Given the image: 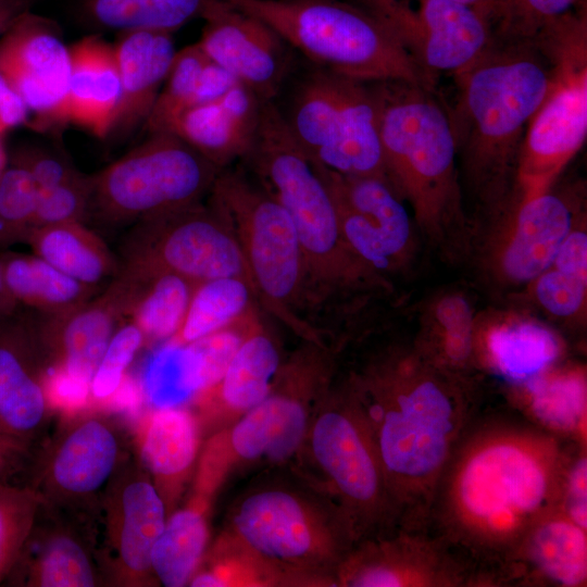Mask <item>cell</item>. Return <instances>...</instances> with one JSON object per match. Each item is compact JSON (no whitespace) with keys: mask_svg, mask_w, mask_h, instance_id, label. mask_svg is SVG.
<instances>
[{"mask_svg":"<svg viewBox=\"0 0 587 587\" xmlns=\"http://www.w3.org/2000/svg\"><path fill=\"white\" fill-rule=\"evenodd\" d=\"M263 102L239 83L221 98L183 111L170 133L223 170L251 150Z\"/></svg>","mask_w":587,"mask_h":587,"instance_id":"cell-20","label":"cell"},{"mask_svg":"<svg viewBox=\"0 0 587 587\" xmlns=\"http://www.w3.org/2000/svg\"><path fill=\"white\" fill-rule=\"evenodd\" d=\"M14 164L30 174L38 190L53 188L79 173L63 158L41 150L20 153Z\"/></svg>","mask_w":587,"mask_h":587,"instance_id":"cell-50","label":"cell"},{"mask_svg":"<svg viewBox=\"0 0 587 587\" xmlns=\"http://www.w3.org/2000/svg\"><path fill=\"white\" fill-rule=\"evenodd\" d=\"M40 503L34 488L0 485V583L18 561Z\"/></svg>","mask_w":587,"mask_h":587,"instance_id":"cell-45","label":"cell"},{"mask_svg":"<svg viewBox=\"0 0 587 587\" xmlns=\"http://www.w3.org/2000/svg\"><path fill=\"white\" fill-rule=\"evenodd\" d=\"M109 557L126 579H142L151 570V551L165 525V507L151 482L123 480L109 507Z\"/></svg>","mask_w":587,"mask_h":587,"instance_id":"cell-24","label":"cell"},{"mask_svg":"<svg viewBox=\"0 0 587 587\" xmlns=\"http://www.w3.org/2000/svg\"><path fill=\"white\" fill-rule=\"evenodd\" d=\"M262 322L254 305L227 326L186 345L193 360L199 392L220 382L241 344Z\"/></svg>","mask_w":587,"mask_h":587,"instance_id":"cell-44","label":"cell"},{"mask_svg":"<svg viewBox=\"0 0 587 587\" xmlns=\"http://www.w3.org/2000/svg\"><path fill=\"white\" fill-rule=\"evenodd\" d=\"M4 162H5L4 152H3V149H2L1 143H0V174L4 170Z\"/></svg>","mask_w":587,"mask_h":587,"instance_id":"cell-57","label":"cell"},{"mask_svg":"<svg viewBox=\"0 0 587 587\" xmlns=\"http://www.w3.org/2000/svg\"><path fill=\"white\" fill-rule=\"evenodd\" d=\"M145 399L141 383L129 375H124L118 387L105 400H109L112 408L135 414L139 411L140 404ZM104 400V401H105Z\"/></svg>","mask_w":587,"mask_h":587,"instance_id":"cell-53","label":"cell"},{"mask_svg":"<svg viewBox=\"0 0 587 587\" xmlns=\"http://www.w3.org/2000/svg\"><path fill=\"white\" fill-rule=\"evenodd\" d=\"M140 383L145 399L155 409L179 408L200 391L187 346L172 341L150 355Z\"/></svg>","mask_w":587,"mask_h":587,"instance_id":"cell-41","label":"cell"},{"mask_svg":"<svg viewBox=\"0 0 587 587\" xmlns=\"http://www.w3.org/2000/svg\"><path fill=\"white\" fill-rule=\"evenodd\" d=\"M122 317V308L108 287L98 298L66 312L43 315L35 327L43 352L48 350L54 364L91 384Z\"/></svg>","mask_w":587,"mask_h":587,"instance_id":"cell-23","label":"cell"},{"mask_svg":"<svg viewBox=\"0 0 587 587\" xmlns=\"http://www.w3.org/2000/svg\"><path fill=\"white\" fill-rule=\"evenodd\" d=\"M429 546L391 542L351 560L344 582L358 587L428 586L447 583Z\"/></svg>","mask_w":587,"mask_h":587,"instance_id":"cell-36","label":"cell"},{"mask_svg":"<svg viewBox=\"0 0 587 587\" xmlns=\"http://www.w3.org/2000/svg\"><path fill=\"white\" fill-rule=\"evenodd\" d=\"M221 170L173 133L147 140L91 176L87 220L134 225L201 202Z\"/></svg>","mask_w":587,"mask_h":587,"instance_id":"cell-10","label":"cell"},{"mask_svg":"<svg viewBox=\"0 0 587 587\" xmlns=\"http://www.w3.org/2000/svg\"><path fill=\"white\" fill-rule=\"evenodd\" d=\"M27 115L24 100L0 72V135L23 124Z\"/></svg>","mask_w":587,"mask_h":587,"instance_id":"cell-52","label":"cell"},{"mask_svg":"<svg viewBox=\"0 0 587 587\" xmlns=\"http://www.w3.org/2000/svg\"><path fill=\"white\" fill-rule=\"evenodd\" d=\"M0 72L35 114V127L66 123L71 55L52 20L22 13L0 36Z\"/></svg>","mask_w":587,"mask_h":587,"instance_id":"cell-17","label":"cell"},{"mask_svg":"<svg viewBox=\"0 0 587 587\" xmlns=\"http://www.w3.org/2000/svg\"><path fill=\"white\" fill-rule=\"evenodd\" d=\"M280 366L276 340L262 323L241 344L220 382L196 397L243 414L267 397Z\"/></svg>","mask_w":587,"mask_h":587,"instance_id":"cell-28","label":"cell"},{"mask_svg":"<svg viewBox=\"0 0 587 587\" xmlns=\"http://www.w3.org/2000/svg\"><path fill=\"white\" fill-rule=\"evenodd\" d=\"M575 195L549 190L513 200L494 223L477 260L500 290L526 288L552 262L560 246L583 218Z\"/></svg>","mask_w":587,"mask_h":587,"instance_id":"cell-13","label":"cell"},{"mask_svg":"<svg viewBox=\"0 0 587 587\" xmlns=\"http://www.w3.org/2000/svg\"><path fill=\"white\" fill-rule=\"evenodd\" d=\"M347 384L378 454L394 511L419 529L470 417L461 375L415 345L386 351Z\"/></svg>","mask_w":587,"mask_h":587,"instance_id":"cell-2","label":"cell"},{"mask_svg":"<svg viewBox=\"0 0 587 587\" xmlns=\"http://www.w3.org/2000/svg\"><path fill=\"white\" fill-rule=\"evenodd\" d=\"M316 165L332 192L348 247L390 284L389 277L408 271L416 253L417 229L405 201L387 177L342 175Z\"/></svg>","mask_w":587,"mask_h":587,"instance_id":"cell-14","label":"cell"},{"mask_svg":"<svg viewBox=\"0 0 587 587\" xmlns=\"http://www.w3.org/2000/svg\"><path fill=\"white\" fill-rule=\"evenodd\" d=\"M198 432L191 414L179 408L157 409L146 426L141 455L162 482L183 476L195 461Z\"/></svg>","mask_w":587,"mask_h":587,"instance_id":"cell-38","label":"cell"},{"mask_svg":"<svg viewBox=\"0 0 587 587\" xmlns=\"http://www.w3.org/2000/svg\"><path fill=\"white\" fill-rule=\"evenodd\" d=\"M70 55L66 122L104 138L109 135L121 98L114 48L99 34H91L73 45Z\"/></svg>","mask_w":587,"mask_h":587,"instance_id":"cell-26","label":"cell"},{"mask_svg":"<svg viewBox=\"0 0 587 587\" xmlns=\"http://www.w3.org/2000/svg\"><path fill=\"white\" fill-rule=\"evenodd\" d=\"M0 434H5L2 428H1V425H0ZM9 436V435H8Z\"/></svg>","mask_w":587,"mask_h":587,"instance_id":"cell-59","label":"cell"},{"mask_svg":"<svg viewBox=\"0 0 587 587\" xmlns=\"http://www.w3.org/2000/svg\"><path fill=\"white\" fill-rule=\"evenodd\" d=\"M454 77L458 99L448 113L460 178L492 218L514 199L523 140L547 92L550 65L534 41L492 42Z\"/></svg>","mask_w":587,"mask_h":587,"instance_id":"cell-3","label":"cell"},{"mask_svg":"<svg viewBox=\"0 0 587 587\" xmlns=\"http://www.w3.org/2000/svg\"><path fill=\"white\" fill-rule=\"evenodd\" d=\"M372 13L407 54L437 79L471 65L492 43L474 5L458 0H352Z\"/></svg>","mask_w":587,"mask_h":587,"instance_id":"cell-15","label":"cell"},{"mask_svg":"<svg viewBox=\"0 0 587 587\" xmlns=\"http://www.w3.org/2000/svg\"><path fill=\"white\" fill-rule=\"evenodd\" d=\"M242 548L262 561L313 567L337 553V539L311 504L292 491L266 488L246 497L233 516Z\"/></svg>","mask_w":587,"mask_h":587,"instance_id":"cell-16","label":"cell"},{"mask_svg":"<svg viewBox=\"0 0 587 587\" xmlns=\"http://www.w3.org/2000/svg\"><path fill=\"white\" fill-rule=\"evenodd\" d=\"M226 1L265 23L314 66L366 83L404 82L436 91L437 79L352 0Z\"/></svg>","mask_w":587,"mask_h":587,"instance_id":"cell-6","label":"cell"},{"mask_svg":"<svg viewBox=\"0 0 587 587\" xmlns=\"http://www.w3.org/2000/svg\"><path fill=\"white\" fill-rule=\"evenodd\" d=\"M209 61L198 42L175 53L170 72L143 125L149 134L170 133L177 116L192 105L201 73Z\"/></svg>","mask_w":587,"mask_h":587,"instance_id":"cell-43","label":"cell"},{"mask_svg":"<svg viewBox=\"0 0 587 587\" xmlns=\"http://www.w3.org/2000/svg\"><path fill=\"white\" fill-rule=\"evenodd\" d=\"M310 444L314 460L342 502L353 537L395 513L378 454L347 384L320 409Z\"/></svg>","mask_w":587,"mask_h":587,"instance_id":"cell-12","label":"cell"},{"mask_svg":"<svg viewBox=\"0 0 587 587\" xmlns=\"http://www.w3.org/2000/svg\"><path fill=\"white\" fill-rule=\"evenodd\" d=\"M209 200L232 227L255 288L258 303L305 340L321 342L303 316L305 267L287 211L238 168H223Z\"/></svg>","mask_w":587,"mask_h":587,"instance_id":"cell-8","label":"cell"},{"mask_svg":"<svg viewBox=\"0 0 587 587\" xmlns=\"http://www.w3.org/2000/svg\"><path fill=\"white\" fill-rule=\"evenodd\" d=\"M121 253L125 265L173 273L195 285L239 277L255 291L237 238L210 200L135 223Z\"/></svg>","mask_w":587,"mask_h":587,"instance_id":"cell-11","label":"cell"},{"mask_svg":"<svg viewBox=\"0 0 587 587\" xmlns=\"http://www.w3.org/2000/svg\"><path fill=\"white\" fill-rule=\"evenodd\" d=\"M533 415L547 428L583 434L586 422V375L582 369L553 367L524 386Z\"/></svg>","mask_w":587,"mask_h":587,"instance_id":"cell-40","label":"cell"},{"mask_svg":"<svg viewBox=\"0 0 587 587\" xmlns=\"http://www.w3.org/2000/svg\"><path fill=\"white\" fill-rule=\"evenodd\" d=\"M143 340L142 332L133 322L114 332L91 379L93 398L104 401L115 391Z\"/></svg>","mask_w":587,"mask_h":587,"instance_id":"cell-48","label":"cell"},{"mask_svg":"<svg viewBox=\"0 0 587 587\" xmlns=\"http://www.w3.org/2000/svg\"><path fill=\"white\" fill-rule=\"evenodd\" d=\"M416 346L450 372L461 374L477 352V325L469 298L460 291L435 296L422 317Z\"/></svg>","mask_w":587,"mask_h":587,"instance_id":"cell-30","label":"cell"},{"mask_svg":"<svg viewBox=\"0 0 587 587\" xmlns=\"http://www.w3.org/2000/svg\"><path fill=\"white\" fill-rule=\"evenodd\" d=\"M45 357L35 323L13 313L0 320V425L21 444L39 432L50 408Z\"/></svg>","mask_w":587,"mask_h":587,"instance_id":"cell-19","label":"cell"},{"mask_svg":"<svg viewBox=\"0 0 587 587\" xmlns=\"http://www.w3.org/2000/svg\"><path fill=\"white\" fill-rule=\"evenodd\" d=\"M121 446L109 420L89 416L60 438L43 472L45 490L61 500L97 495L117 467Z\"/></svg>","mask_w":587,"mask_h":587,"instance_id":"cell-21","label":"cell"},{"mask_svg":"<svg viewBox=\"0 0 587 587\" xmlns=\"http://www.w3.org/2000/svg\"><path fill=\"white\" fill-rule=\"evenodd\" d=\"M386 174L410 205L419 234L448 259L470 253L457 148L448 110L435 92L404 82L377 83Z\"/></svg>","mask_w":587,"mask_h":587,"instance_id":"cell-4","label":"cell"},{"mask_svg":"<svg viewBox=\"0 0 587 587\" xmlns=\"http://www.w3.org/2000/svg\"><path fill=\"white\" fill-rule=\"evenodd\" d=\"M573 458L557 436L494 424L459 440L427 522L475 558H515L529 533L562 505Z\"/></svg>","mask_w":587,"mask_h":587,"instance_id":"cell-1","label":"cell"},{"mask_svg":"<svg viewBox=\"0 0 587 587\" xmlns=\"http://www.w3.org/2000/svg\"><path fill=\"white\" fill-rule=\"evenodd\" d=\"M258 299L252 286L239 277H218L195 286L176 335L168 341L188 345L236 321Z\"/></svg>","mask_w":587,"mask_h":587,"instance_id":"cell-37","label":"cell"},{"mask_svg":"<svg viewBox=\"0 0 587 587\" xmlns=\"http://www.w3.org/2000/svg\"><path fill=\"white\" fill-rule=\"evenodd\" d=\"M561 509L582 528L587 529V461L574 457L565 476Z\"/></svg>","mask_w":587,"mask_h":587,"instance_id":"cell-51","label":"cell"},{"mask_svg":"<svg viewBox=\"0 0 587 587\" xmlns=\"http://www.w3.org/2000/svg\"><path fill=\"white\" fill-rule=\"evenodd\" d=\"M477 337L489 365L507 382L525 386L555 367L564 345L555 329L522 314L489 321Z\"/></svg>","mask_w":587,"mask_h":587,"instance_id":"cell-25","label":"cell"},{"mask_svg":"<svg viewBox=\"0 0 587 587\" xmlns=\"http://www.w3.org/2000/svg\"><path fill=\"white\" fill-rule=\"evenodd\" d=\"M38 188L30 174L15 165L0 174V245L26 240L32 232Z\"/></svg>","mask_w":587,"mask_h":587,"instance_id":"cell-46","label":"cell"},{"mask_svg":"<svg viewBox=\"0 0 587 587\" xmlns=\"http://www.w3.org/2000/svg\"><path fill=\"white\" fill-rule=\"evenodd\" d=\"M35 539L33 541L28 537L15 564H22L26 570L23 583L41 587L96 585L97 567L91 550L73 530L57 527L40 535L35 534Z\"/></svg>","mask_w":587,"mask_h":587,"instance_id":"cell-34","label":"cell"},{"mask_svg":"<svg viewBox=\"0 0 587 587\" xmlns=\"http://www.w3.org/2000/svg\"><path fill=\"white\" fill-rule=\"evenodd\" d=\"M550 65V80L520 153L515 199L542 193L583 147L587 136L586 3L554 20L533 40Z\"/></svg>","mask_w":587,"mask_h":587,"instance_id":"cell-7","label":"cell"},{"mask_svg":"<svg viewBox=\"0 0 587 587\" xmlns=\"http://www.w3.org/2000/svg\"><path fill=\"white\" fill-rule=\"evenodd\" d=\"M4 284L15 300L43 315L66 312L97 291L63 274L38 255L5 253L0 258Z\"/></svg>","mask_w":587,"mask_h":587,"instance_id":"cell-33","label":"cell"},{"mask_svg":"<svg viewBox=\"0 0 587 587\" xmlns=\"http://www.w3.org/2000/svg\"><path fill=\"white\" fill-rule=\"evenodd\" d=\"M90 190L91 176L80 173L53 188L38 190L32 232L42 226L62 223H85Z\"/></svg>","mask_w":587,"mask_h":587,"instance_id":"cell-47","label":"cell"},{"mask_svg":"<svg viewBox=\"0 0 587 587\" xmlns=\"http://www.w3.org/2000/svg\"><path fill=\"white\" fill-rule=\"evenodd\" d=\"M537 305L553 319H583L587 300V233L583 218L552 262L527 287Z\"/></svg>","mask_w":587,"mask_h":587,"instance_id":"cell-32","label":"cell"},{"mask_svg":"<svg viewBox=\"0 0 587 587\" xmlns=\"http://www.w3.org/2000/svg\"><path fill=\"white\" fill-rule=\"evenodd\" d=\"M15 300L10 295L0 270V320L12 314L16 307Z\"/></svg>","mask_w":587,"mask_h":587,"instance_id":"cell-56","label":"cell"},{"mask_svg":"<svg viewBox=\"0 0 587 587\" xmlns=\"http://www.w3.org/2000/svg\"><path fill=\"white\" fill-rule=\"evenodd\" d=\"M21 447L22 444L16 439L7 434H0V473L3 472L8 461Z\"/></svg>","mask_w":587,"mask_h":587,"instance_id":"cell-55","label":"cell"},{"mask_svg":"<svg viewBox=\"0 0 587 587\" xmlns=\"http://www.w3.org/2000/svg\"><path fill=\"white\" fill-rule=\"evenodd\" d=\"M113 48L121 98L108 136L118 138L145 125L176 51L172 33L152 28L121 32Z\"/></svg>","mask_w":587,"mask_h":587,"instance_id":"cell-22","label":"cell"},{"mask_svg":"<svg viewBox=\"0 0 587 587\" xmlns=\"http://www.w3.org/2000/svg\"><path fill=\"white\" fill-rule=\"evenodd\" d=\"M90 383L71 374L60 364L47 370L43 376V390L50 408L64 411L83 409L90 394Z\"/></svg>","mask_w":587,"mask_h":587,"instance_id":"cell-49","label":"cell"},{"mask_svg":"<svg viewBox=\"0 0 587 587\" xmlns=\"http://www.w3.org/2000/svg\"><path fill=\"white\" fill-rule=\"evenodd\" d=\"M195 284L166 272H152L134 266L120 267L109 285L145 339L170 340L185 319Z\"/></svg>","mask_w":587,"mask_h":587,"instance_id":"cell-27","label":"cell"},{"mask_svg":"<svg viewBox=\"0 0 587 587\" xmlns=\"http://www.w3.org/2000/svg\"><path fill=\"white\" fill-rule=\"evenodd\" d=\"M213 0H71L76 18L93 30L138 28L173 33L201 17Z\"/></svg>","mask_w":587,"mask_h":587,"instance_id":"cell-35","label":"cell"},{"mask_svg":"<svg viewBox=\"0 0 587 587\" xmlns=\"http://www.w3.org/2000/svg\"><path fill=\"white\" fill-rule=\"evenodd\" d=\"M246 160L257 183L287 211L301 247L307 305H321L390 284L371 272L348 247L329 187L317 165L292 136L277 105L262 107Z\"/></svg>","mask_w":587,"mask_h":587,"instance_id":"cell-5","label":"cell"},{"mask_svg":"<svg viewBox=\"0 0 587 587\" xmlns=\"http://www.w3.org/2000/svg\"><path fill=\"white\" fill-rule=\"evenodd\" d=\"M458 1L465 2V3H469L471 5H477L478 3H480L484 0H458Z\"/></svg>","mask_w":587,"mask_h":587,"instance_id":"cell-58","label":"cell"},{"mask_svg":"<svg viewBox=\"0 0 587 587\" xmlns=\"http://www.w3.org/2000/svg\"><path fill=\"white\" fill-rule=\"evenodd\" d=\"M278 109L316 164L342 175L387 177L377 83L312 65L292 89L286 110Z\"/></svg>","mask_w":587,"mask_h":587,"instance_id":"cell-9","label":"cell"},{"mask_svg":"<svg viewBox=\"0 0 587 587\" xmlns=\"http://www.w3.org/2000/svg\"><path fill=\"white\" fill-rule=\"evenodd\" d=\"M201 18L198 45L208 58L262 101L275 98L291 70L290 47L270 26L226 0H213Z\"/></svg>","mask_w":587,"mask_h":587,"instance_id":"cell-18","label":"cell"},{"mask_svg":"<svg viewBox=\"0 0 587 587\" xmlns=\"http://www.w3.org/2000/svg\"><path fill=\"white\" fill-rule=\"evenodd\" d=\"M519 555H524L549 582L566 587L586 583V529L574 523L561 508L529 533L515 557Z\"/></svg>","mask_w":587,"mask_h":587,"instance_id":"cell-31","label":"cell"},{"mask_svg":"<svg viewBox=\"0 0 587 587\" xmlns=\"http://www.w3.org/2000/svg\"><path fill=\"white\" fill-rule=\"evenodd\" d=\"M208 540L205 520L188 508L174 513L164 525L151 551V570L166 587L190 582Z\"/></svg>","mask_w":587,"mask_h":587,"instance_id":"cell-39","label":"cell"},{"mask_svg":"<svg viewBox=\"0 0 587 587\" xmlns=\"http://www.w3.org/2000/svg\"><path fill=\"white\" fill-rule=\"evenodd\" d=\"M32 0H0V36L28 10Z\"/></svg>","mask_w":587,"mask_h":587,"instance_id":"cell-54","label":"cell"},{"mask_svg":"<svg viewBox=\"0 0 587 587\" xmlns=\"http://www.w3.org/2000/svg\"><path fill=\"white\" fill-rule=\"evenodd\" d=\"M34 252L71 278L98 289L120 266L104 241L82 222L34 229L27 237Z\"/></svg>","mask_w":587,"mask_h":587,"instance_id":"cell-29","label":"cell"},{"mask_svg":"<svg viewBox=\"0 0 587 587\" xmlns=\"http://www.w3.org/2000/svg\"><path fill=\"white\" fill-rule=\"evenodd\" d=\"M580 2L583 0H484L474 7L487 23L492 42H526Z\"/></svg>","mask_w":587,"mask_h":587,"instance_id":"cell-42","label":"cell"}]
</instances>
